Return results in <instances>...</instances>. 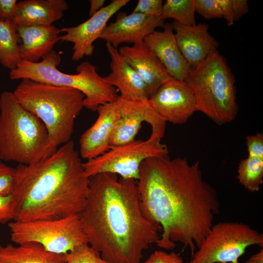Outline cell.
I'll list each match as a JSON object with an SVG mask.
<instances>
[{"instance_id":"cell-35","label":"cell","mask_w":263,"mask_h":263,"mask_svg":"<svg viewBox=\"0 0 263 263\" xmlns=\"http://www.w3.org/2000/svg\"><path fill=\"white\" fill-rule=\"evenodd\" d=\"M105 0H90V10L89 15L90 17L93 16L95 13L99 11L104 6Z\"/></svg>"},{"instance_id":"cell-22","label":"cell","mask_w":263,"mask_h":263,"mask_svg":"<svg viewBox=\"0 0 263 263\" xmlns=\"http://www.w3.org/2000/svg\"><path fill=\"white\" fill-rule=\"evenodd\" d=\"M0 263H65L64 254L45 250L40 244L27 242L17 246L0 244Z\"/></svg>"},{"instance_id":"cell-30","label":"cell","mask_w":263,"mask_h":263,"mask_svg":"<svg viewBox=\"0 0 263 263\" xmlns=\"http://www.w3.org/2000/svg\"><path fill=\"white\" fill-rule=\"evenodd\" d=\"M162 0H139L133 12L151 17H161L162 12Z\"/></svg>"},{"instance_id":"cell-17","label":"cell","mask_w":263,"mask_h":263,"mask_svg":"<svg viewBox=\"0 0 263 263\" xmlns=\"http://www.w3.org/2000/svg\"><path fill=\"white\" fill-rule=\"evenodd\" d=\"M118 51L137 72L150 96L163 83L172 78L157 56L143 41L123 46Z\"/></svg>"},{"instance_id":"cell-6","label":"cell","mask_w":263,"mask_h":263,"mask_svg":"<svg viewBox=\"0 0 263 263\" xmlns=\"http://www.w3.org/2000/svg\"><path fill=\"white\" fill-rule=\"evenodd\" d=\"M61 61L59 54L53 50L38 62L21 60L15 69L10 71L9 77L77 90L85 96L84 108L93 112L100 105L117 100L118 91L98 74L95 66L88 61L82 62L77 66L76 74H69L58 69Z\"/></svg>"},{"instance_id":"cell-8","label":"cell","mask_w":263,"mask_h":263,"mask_svg":"<svg viewBox=\"0 0 263 263\" xmlns=\"http://www.w3.org/2000/svg\"><path fill=\"white\" fill-rule=\"evenodd\" d=\"M11 240L17 244L35 242L48 252L65 254L88 244L78 214L52 220L8 223Z\"/></svg>"},{"instance_id":"cell-20","label":"cell","mask_w":263,"mask_h":263,"mask_svg":"<svg viewBox=\"0 0 263 263\" xmlns=\"http://www.w3.org/2000/svg\"><path fill=\"white\" fill-rule=\"evenodd\" d=\"M21 60L38 62L54 50L60 29L50 26H16Z\"/></svg>"},{"instance_id":"cell-25","label":"cell","mask_w":263,"mask_h":263,"mask_svg":"<svg viewBox=\"0 0 263 263\" xmlns=\"http://www.w3.org/2000/svg\"><path fill=\"white\" fill-rule=\"evenodd\" d=\"M195 8L194 0H167L163 4L161 18L172 19L186 26L195 25Z\"/></svg>"},{"instance_id":"cell-28","label":"cell","mask_w":263,"mask_h":263,"mask_svg":"<svg viewBox=\"0 0 263 263\" xmlns=\"http://www.w3.org/2000/svg\"><path fill=\"white\" fill-rule=\"evenodd\" d=\"M15 168L0 161V196L12 194L15 182Z\"/></svg>"},{"instance_id":"cell-1","label":"cell","mask_w":263,"mask_h":263,"mask_svg":"<svg viewBox=\"0 0 263 263\" xmlns=\"http://www.w3.org/2000/svg\"><path fill=\"white\" fill-rule=\"evenodd\" d=\"M137 186L142 214L161 227L156 244L169 250L179 242L193 256L220 208L216 190L204 179L200 162L191 164L180 157L149 158L141 165Z\"/></svg>"},{"instance_id":"cell-33","label":"cell","mask_w":263,"mask_h":263,"mask_svg":"<svg viewBox=\"0 0 263 263\" xmlns=\"http://www.w3.org/2000/svg\"><path fill=\"white\" fill-rule=\"evenodd\" d=\"M144 263H184L182 258L174 252L154 251Z\"/></svg>"},{"instance_id":"cell-26","label":"cell","mask_w":263,"mask_h":263,"mask_svg":"<svg viewBox=\"0 0 263 263\" xmlns=\"http://www.w3.org/2000/svg\"><path fill=\"white\" fill-rule=\"evenodd\" d=\"M64 255L65 263H111L89 244L78 245Z\"/></svg>"},{"instance_id":"cell-32","label":"cell","mask_w":263,"mask_h":263,"mask_svg":"<svg viewBox=\"0 0 263 263\" xmlns=\"http://www.w3.org/2000/svg\"><path fill=\"white\" fill-rule=\"evenodd\" d=\"M248 156L263 159V134L258 132L246 137Z\"/></svg>"},{"instance_id":"cell-18","label":"cell","mask_w":263,"mask_h":263,"mask_svg":"<svg viewBox=\"0 0 263 263\" xmlns=\"http://www.w3.org/2000/svg\"><path fill=\"white\" fill-rule=\"evenodd\" d=\"M106 47L111 59V72L104 76L105 80L120 92L119 96L124 99H148L147 87L137 72L120 55L118 48L109 43H106Z\"/></svg>"},{"instance_id":"cell-16","label":"cell","mask_w":263,"mask_h":263,"mask_svg":"<svg viewBox=\"0 0 263 263\" xmlns=\"http://www.w3.org/2000/svg\"><path fill=\"white\" fill-rule=\"evenodd\" d=\"M180 51L191 68L217 50V40L208 32L207 23L186 26L173 21L171 23Z\"/></svg>"},{"instance_id":"cell-31","label":"cell","mask_w":263,"mask_h":263,"mask_svg":"<svg viewBox=\"0 0 263 263\" xmlns=\"http://www.w3.org/2000/svg\"><path fill=\"white\" fill-rule=\"evenodd\" d=\"M15 212V204L12 195L0 196V223L13 221Z\"/></svg>"},{"instance_id":"cell-36","label":"cell","mask_w":263,"mask_h":263,"mask_svg":"<svg viewBox=\"0 0 263 263\" xmlns=\"http://www.w3.org/2000/svg\"><path fill=\"white\" fill-rule=\"evenodd\" d=\"M245 263H263V249L252 255Z\"/></svg>"},{"instance_id":"cell-24","label":"cell","mask_w":263,"mask_h":263,"mask_svg":"<svg viewBox=\"0 0 263 263\" xmlns=\"http://www.w3.org/2000/svg\"><path fill=\"white\" fill-rule=\"evenodd\" d=\"M237 178L249 191H258L263 183V159L248 156L242 159L238 165Z\"/></svg>"},{"instance_id":"cell-14","label":"cell","mask_w":263,"mask_h":263,"mask_svg":"<svg viewBox=\"0 0 263 263\" xmlns=\"http://www.w3.org/2000/svg\"><path fill=\"white\" fill-rule=\"evenodd\" d=\"M98 116L79 139V155L87 160L100 156L110 148V140L120 118L117 100L100 105Z\"/></svg>"},{"instance_id":"cell-15","label":"cell","mask_w":263,"mask_h":263,"mask_svg":"<svg viewBox=\"0 0 263 263\" xmlns=\"http://www.w3.org/2000/svg\"><path fill=\"white\" fill-rule=\"evenodd\" d=\"M165 20L161 17H151L135 12L126 15L120 13L114 22L107 25L100 38L113 46L118 48L122 43L143 41L144 38L164 26Z\"/></svg>"},{"instance_id":"cell-11","label":"cell","mask_w":263,"mask_h":263,"mask_svg":"<svg viewBox=\"0 0 263 263\" xmlns=\"http://www.w3.org/2000/svg\"><path fill=\"white\" fill-rule=\"evenodd\" d=\"M120 118L110 140L111 147L131 142L146 122L151 128L150 136L162 139L164 137L166 122L157 114L149 102L143 100H128L119 95L117 99Z\"/></svg>"},{"instance_id":"cell-34","label":"cell","mask_w":263,"mask_h":263,"mask_svg":"<svg viewBox=\"0 0 263 263\" xmlns=\"http://www.w3.org/2000/svg\"><path fill=\"white\" fill-rule=\"evenodd\" d=\"M17 3V0H0V21H12Z\"/></svg>"},{"instance_id":"cell-27","label":"cell","mask_w":263,"mask_h":263,"mask_svg":"<svg viewBox=\"0 0 263 263\" xmlns=\"http://www.w3.org/2000/svg\"><path fill=\"white\" fill-rule=\"evenodd\" d=\"M220 5L223 18L228 26L232 25L249 11L247 0H216Z\"/></svg>"},{"instance_id":"cell-7","label":"cell","mask_w":263,"mask_h":263,"mask_svg":"<svg viewBox=\"0 0 263 263\" xmlns=\"http://www.w3.org/2000/svg\"><path fill=\"white\" fill-rule=\"evenodd\" d=\"M185 81L194 94L197 111L218 125L234 120L238 112L235 78L217 50L191 68Z\"/></svg>"},{"instance_id":"cell-13","label":"cell","mask_w":263,"mask_h":263,"mask_svg":"<svg viewBox=\"0 0 263 263\" xmlns=\"http://www.w3.org/2000/svg\"><path fill=\"white\" fill-rule=\"evenodd\" d=\"M129 0H113L83 22L73 27L60 29L63 34L59 40L73 44L72 59L77 61L85 56H91L94 42L100 37L111 18L125 6Z\"/></svg>"},{"instance_id":"cell-23","label":"cell","mask_w":263,"mask_h":263,"mask_svg":"<svg viewBox=\"0 0 263 263\" xmlns=\"http://www.w3.org/2000/svg\"><path fill=\"white\" fill-rule=\"evenodd\" d=\"M16 26L12 21H0V64L10 71L21 61Z\"/></svg>"},{"instance_id":"cell-37","label":"cell","mask_w":263,"mask_h":263,"mask_svg":"<svg viewBox=\"0 0 263 263\" xmlns=\"http://www.w3.org/2000/svg\"><path fill=\"white\" fill-rule=\"evenodd\" d=\"M187 263H196L193 260H191L190 261Z\"/></svg>"},{"instance_id":"cell-2","label":"cell","mask_w":263,"mask_h":263,"mask_svg":"<svg viewBox=\"0 0 263 263\" xmlns=\"http://www.w3.org/2000/svg\"><path fill=\"white\" fill-rule=\"evenodd\" d=\"M78 215L89 244L111 263H140L162 231L142 214L137 180L113 173L90 177L86 203Z\"/></svg>"},{"instance_id":"cell-21","label":"cell","mask_w":263,"mask_h":263,"mask_svg":"<svg viewBox=\"0 0 263 263\" xmlns=\"http://www.w3.org/2000/svg\"><path fill=\"white\" fill-rule=\"evenodd\" d=\"M68 8L64 0H24L18 2L12 22L16 26H50Z\"/></svg>"},{"instance_id":"cell-5","label":"cell","mask_w":263,"mask_h":263,"mask_svg":"<svg viewBox=\"0 0 263 263\" xmlns=\"http://www.w3.org/2000/svg\"><path fill=\"white\" fill-rule=\"evenodd\" d=\"M56 150L51 146L42 121L24 108L13 92H2L0 95V159L19 165H30L49 157Z\"/></svg>"},{"instance_id":"cell-10","label":"cell","mask_w":263,"mask_h":263,"mask_svg":"<svg viewBox=\"0 0 263 263\" xmlns=\"http://www.w3.org/2000/svg\"><path fill=\"white\" fill-rule=\"evenodd\" d=\"M168 154V148L162 143L161 139L150 136L146 140H134L111 147L103 154L83 163V167L89 177L110 173L123 179L137 180L143 161L150 157H167Z\"/></svg>"},{"instance_id":"cell-12","label":"cell","mask_w":263,"mask_h":263,"mask_svg":"<svg viewBox=\"0 0 263 263\" xmlns=\"http://www.w3.org/2000/svg\"><path fill=\"white\" fill-rule=\"evenodd\" d=\"M157 114L166 122L185 123L197 111L194 94L185 81L171 78L149 97Z\"/></svg>"},{"instance_id":"cell-19","label":"cell","mask_w":263,"mask_h":263,"mask_svg":"<svg viewBox=\"0 0 263 263\" xmlns=\"http://www.w3.org/2000/svg\"><path fill=\"white\" fill-rule=\"evenodd\" d=\"M162 31H155L143 42L174 79L185 81L191 69L178 46L171 23H165Z\"/></svg>"},{"instance_id":"cell-29","label":"cell","mask_w":263,"mask_h":263,"mask_svg":"<svg viewBox=\"0 0 263 263\" xmlns=\"http://www.w3.org/2000/svg\"><path fill=\"white\" fill-rule=\"evenodd\" d=\"M195 11L206 19L223 18L221 7L216 0H194Z\"/></svg>"},{"instance_id":"cell-9","label":"cell","mask_w":263,"mask_h":263,"mask_svg":"<svg viewBox=\"0 0 263 263\" xmlns=\"http://www.w3.org/2000/svg\"><path fill=\"white\" fill-rule=\"evenodd\" d=\"M254 245L263 248V233L242 222H219L212 225L192 260L196 263H239L246 248Z\"/></svg>"},{"instance_id":"cell-4","label":"cell","mask_w":263,"mask_h":263,"mask_svg":"<svg viewBox=\"0 0 263 263\" xmlns=\"http://www.w3.org/2000/svg\"><path fill=\"white\" fill-rule=\"evenodd\" d=\"M13 94L24 108L45 125L54 149L71 140L75 120L84 108L85 96L81 92L24 79Z\"/></svg>"},{"instance_id":"cell-3","label":"cell","mask_w":263,"mask_h":263,"mask_svg":"<svg viewBox=\"0 0 263 263\" xmlns=\"http://www.w3.org/2000/svg\"><path fill=\"white\" fill-rule=\"evenodd\" d=\"M15 169L13 221L61 219L84 207L90 177L72 140L49 157Z\"/></svg>"}]
</instances>
